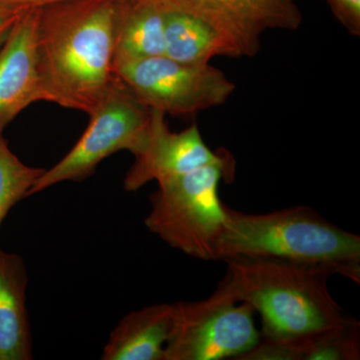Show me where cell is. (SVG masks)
I'll list each match as a JSON object with an SVG mask.
<instances>
[{
	"label": "cell",
	"mask_w": 360,
	"mask_h": 360,
	"mask_svg": "<svg viewBox=\"0 0 360 360\" xmlns=\"http://www.w3.org/2000/svg\"><path fill=\"white\" fill-rule=\"evenodd\" d=\"M115 0H68L37 11L44 101L90 115L118 82Z\"/></svg>",
	"instance_id": "obj_1"
},
{
	"label": "cell",
	"mask_w": 360,
	"mask_h": 360,
	"mask_svg": "<svg viewBox=\"0 0 360 360\" xmlns=\"http://www.w3.org/2000/svg\"><path fill=\"white\" fill-rule=\"evenodd\" d=\"M224 262V281L232 293L262 316V338L302 347L316 333L354 319L329 292L335 274L326 267L274 258Z\"/></svg>",
	"instance_id": "obj_2"
},
{
	"label": "cell",
	"mask_w": 360,
	"mask_h": 360,
	"mask_svg": "<svg viewBox=\"0 0 360 360\" xmlns=\"http://www.w3.org/2000/svg\"><path fill=\"white\" fill-rule=\"evenodd\" d=\"M274 258L326 267L360 284V236L298 205L262 214L225 205L217 260Z\"/></svg>",
	"instance_id": "obj_3"
},
{
	"label": "cell",
	"mask_w": 360,
	"mask_h": 360,
	"mask_svg": "<svg viewBox=\"0 0 360 360\" xmlns=\"http://www.w3.org/2000/svg\"><path fill=\"white\" fill-rule=\"evenodd\" d=\"M233 172L234 167L210 165L158 182L144 219L148 231L184 255L217 262L225 220L219 186Z\"/></svg>",
	"instance_id": "obj_4"
},
{
	"label": "cell",
	"mask_w": 360,
	"mask_h": 360,
	"mask_svg": "<svg viewBox=\"0 0 360 360\" xmlns=\"http://www.w3.org/2000/svg\"><path fill=\"white\" fill-rule=\"evenodd\" d=\"M175 309L165 360H238L260 340L255 309L239 302L224 279L210 297L177 302Z\"/></svg>",
	"instance_id": "obj_5"
},
{
	"label": "cell",
	"mask_w": 360,
	"mask_h": 360,
	"mask_svg": "<svg viewBox=\"0 0 360 360\" xmlns=\"http://www.w3.org/2000/svg\"><path fill=\"white\" fill-rule=\"evenodd\" d=\"M115 73L142 104L165 115H188L220 106L236 84L210 63H184L163 56L115 63Z\"/></svg>",
	"instance_id": "obj_6"
},
{
	"label": "cell",
	"mask_w": 360,
	"mask_h": 360,
	"mask_svg": "<svg viewBox=\"0 0 360 360\" xmlns=\"http://www.w3.org/2000/svg\"><path fill=\"white\" fill-rule=\"evenodd\" d=\"M89 116V127L79 141L54 167L44 169L30 196L61 182L84 179L118 151L134 155L148 135L151 110L118 79Z\"/></svg>",
	"instance_id": "obj_7"
},
{
	"label": "cell",
	"mask_w": 360,
	"mask_h": 360,
	"mask_svg": "<svg viewBox=\"0 0 360 360\" xmlns=\"http://www.w3.org/2000/svg\"><path fill=\"white\" fill-rule=\"evenodd\" d=\"M165 115L160 110H151L146 141L135 153L134 163L123 181L125 191H136L148 182H160L206 165L234 167L229 153L208 148L196 123L182 131L174 132L168 127Z\"/></svg>",
	"instance_id": "obj_8"
},
{
	"label": "cell",
	"mask_w": 360,
	"mask_h": 360,
	"mask_svg": "<svg viewBox=\"0 0 360 360\" xmlns=\"http://www.w3.org/2000/svg\"><path fill=\"white\" fill-rule=\"evenodd\" d=\"M165 8L200 13L236 37L253 56L270 30H298L302 14L295 0H158Z\"/></svg>",
	"instance_id": "obj_9"
},
{
	"label": "cell",
	"mask_w": 360,
	"mask_h": 360,
	"mask_svg": "<svg viewBox=\"0 0 360 360\" xmlns=\"http://www.w3.org/2000/svg\"><path fill=\"white\" fill-rule=\"evenodd\" d=\"M35 32L37 11L21 13L0 44V134L30 104L44 101Z\"/></svg>",
	"instance_id": "obj_10"
},
{
	"label": "cell",
	"mask_w": 360,
	"mask_h": 360,
	"mask_svg": "<svg viewBox=\"0 0 360 360\" xmlns=\"http://www.w3.org/2000/svg\"><path fill=\"white\" fill-rule=\"evenodd\" d=\"M162 8L168 58L184 63H210L217 56H248L234 35L210 18L184 9Z\"/></svg>",
	"instance_id": "obj_11"
},
{
	"label": "cell",
	"mask_w": 360,
	"mask_h": 360,
	"mask_svg": "<svg viewBox=\"0 0 360 360\" xmlns=\"http://www.w3.org/2000/svg\"><path fill=\"white\" fill-rule=\"evenodd\" d=\"M175 314V303H161L125 315L111 333L101 359L165 360Z\"/></svg>",
	"instance_id": "obj_12"
},
{
	"label": "cell",
	"mask_w": 360,
	"mask_h": 360,
	"mask_svg": "<svg viewBox=\"0 0 360 360\" xmlns=\"http://www.w3.org/2000/svg\"><path fill=\"white\" fill-rule=\"evenodd\" d=\"M115 63L163 56L165 11L158 0H115Z\"/></svg>",
	"instance_id": "obj_13"
},
{
	"label": "cell",
	"mask_w": 360,
	"mask_h": 360,
	"mask_svg": "<svg viewBox=\"0 0 360 360\" xmlns=\"http://www.w3.org/2000/svg\"><path fill=\"white\" fill-rule=\"evenodd\" d=\"M26 285L21 258L0 250V360L32 359Z\"/></svg>",
	"instance_id": "obj_14"
},
{
	"label": "cell",
	"mask_w": 360,
	"mask_h": 360,
	"mask_svg": "<svg viewBox=\"0 0 360 360\" xmlns=\"http://www.w3.org/2000/svg\"><path fill=\"white\" fill-rule=\"evenodd\" d=\"M302 360L360 359V323H347L316 333L302 345Z\"/></svg>",
	"instance_id": "obj_15"
},
{
	"label": "cell",
	"mask_w": 360,
	"mask_h": 360,
	"mask_svg": "<svg viewBox=\"0 0 360 360\" xmlns=\"http://www.w3.org/2000/svg\"><path fill=\"white\" fill-rule=\"evenodd\" d=\"M44 172L20 161L0 134V225L16 202L30 196V189Z\"/></svg>",
	"instance_id": "obj_16"
},
{
	"label": "cell",
	"mask_w": 360,
	"mask_h": 360,
	"mask_svg": "<svg viewBox=\"0 0 360 360\" xmlns=\"http://www.w3.org/2000/svg\"><path fill=\"white\" fill-rule=\"evenodd\" d=\"M238 360H302V350L298 345L269 340L260 335L257 345Z\"/></svg>",
	"instance_id": "obj_17"
},
{
	"label": "cell",
	"mask_w": 360,
	"mask_h": 360,
	"mask_svg": "<svg viewBox=\"0 0 360 360\" xmlns=\"http://www.w3.org/2000/svg\"><path fill=\"white\" fill-rule=\"evenodd\" d=\"M341 25L354 37L360 35V0H328Z\"/></svg>",
	"instance_id": "obj_18"
},
{
	"label": "cell",
	"mask_w": 360,
	"mask_h": 360,
	"mask_svg": "<svg viewBox=\"0 0 360 360\" xmlns=\"http://www.w3.org/2000/svg\"><path fill=\"white\" fill-rule=\"evenodd\" d=\"M65 1L68 0H0V13L20 15L27 11H37Z\"/></svg>",
	"instance_id": "obj_19"
},
{
	"label": "cell",
	"mask_w": 360,
	"mask_h": 360,
	"mask_svg": "<svg viewBox=\"0 0 360 360\" xmlns=\"http://www.w3.org/2000/svg\"><path fill=\"white\" fill-rule=\"evenodd\" d=\"M18 15H8V14L0 13V41L6 39L9 28L11 27L14 20Z\"/></svg>",
	"instance_id": "obj_20"
},
{
	"label": "cell",
	"mask_w": 360,
	"mask_h": 360,
	"mask_svg": "<svg viewBox=\"0 0 360 360\" xmlns=\"http://www.w3.org/2000/svg\"><path fill=\"white\" fill-rule=\"evenodd\" d=\"M2 41H4V40H1V41H0V44H2Z\"/></svg>",
	"instance_id": "obj_21"
}]
</instances>
